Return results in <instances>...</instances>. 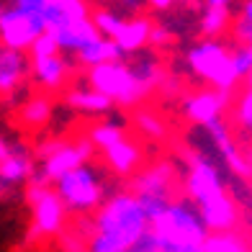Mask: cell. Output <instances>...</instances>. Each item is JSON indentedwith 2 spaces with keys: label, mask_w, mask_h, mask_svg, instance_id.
<instances>
[{
  "label": "cell",
  "mask_w": 252,
  "mask_h": 252,
  "mask_svg": "<svg viewBox=\"0 0 252 252\" xmlns=\"http://www.w3.org/2000/svg\"><path fill=\"white\" fill-rule=\"evenodd\" d=\"M152 21L147 18L144 13H136V16H126L124 24L119 29V33L113 39L119 41V47L126 54H136L150 47V36H152Z\"/></svg>",
  "instance_id": "obj_20"
},
{
  "label": "cell",
  "mask_w": 252,
  "mask_h": 252,
  "mask_svg": "<svg viewBox=\"0 0 252 252\" xmlns=\"http://www.w3.org/2000/svg\"><path fill=\"white\" fill-rule=\"evenodd\" d=\"M75 64V57L64 52L49 57H31V80L41 93H64Z\"/></svg>",
  "instance_id": "obj_13"
},
{
  "label": "cell",
  "mask_w": 252,
  "mask_h": 252,
  "mask_svg": "<svg viewBox=\"0 0 252 252\" xmlns=\"http://www.w3.org/2000/svg\"><path fill=\"white\" fill-rule=\"evenodd\" d=\"M52 111H54V100L49 93H31L29 98L21 100V106L16 111V121L21 129L26 131H36V129H44L52 119Z\"/></svg>",
  "instance_id": "obj_18"
},
{
  "label": "cell",
  "mask_w": 252,
  "mask_h": 252,
  "mask_svg": "<svg viewBox=\"0 0 252 252\" xmlns=\"http://www.w3.org/2000/svg\"><path fill=\"white\" fill-rule=\"evenodd\" d=\"M186 67L196 75L201 83L221 90H237L242 83L239 70L234 64L232 47H226L221 39H206L201 36L196 44H190L186 52Z\"/></svg>",
  "instance_id": "obj_3"
},
{
  "label": "cell",
  "mask_w": 252,
  "mask_h": 252,
  "mask_svg": "<svg viewBox=\"0 0 252 252\" xmlns=\"http://www.w3.org/2000/svg\"><path fill=\"white\" fill-rule=\"evenodd\" d=\"M203 252H252V247L242 232L224 229V232H211L206 237Z\"/></svg>",
  "instance_id": "obj_25"
},
{
  "label": "cell",
  "mask_w": 252,
  "mask_h": 252,
  "mask_svg": "<svg viewBox=\"0 0 252 252\" xmlns=\"http://www.w3.org/2000/svg\"><path fill=\"white\" fill-rule=\"evenodd\" d=\"M49 31L54 33V39L60 41L64 54H75L77 49H83L85 44H90L95 36H100V31L93 24V16L80 18V21H70V24H62V26H54Z\"/></svg>",
  "instance_id": "obj_19"
},
{
  "label": "cell",
  "mask_w": 252,
  "mask_h": 252,
  "mask_svg": "<svg viewBox=\"0 0 252 252\" xmlns=\"http://www.w3.org/2000/svg\"><path fill=\"white\" fill-rule=\"evenodd\" d=\"M62 103L70 111H77L83 116H100L108 113L116 103H113L106 93L95 90L93 85H80V88H67L62 93Z\"/></svg>",
  "instance_id": "obj_17"
},
{
  "label": "cell",
  "mask_w": 252,
  "mask_h": 252,
  "mask_svg": "<svg viewBox=\"0 0 252 252\" xmlns=\"http://www.w3.org/2000/svg\"><path fill=\"white\" fill-rule=\"evenodd\" d=\"M64 142H67V139H62V136H52V139H44V142H41L33 152H36V157H39V159H44V157H49L52 152L60 150V147H62Z\"/></svg>",
  "instance_id": "obj_36"
},
{
  "label": "cell",
  "mask_w": 252,
  "mask_h": 252,
  "mask_svg": "<svg viewBox=\"0 0 252 252\" xmlns=\"http://www.w3.org/2000/svg\"><path fill=\"white\" fill-rule=\"evenodd\" d=\"M103 157V165H106L113 175L119 178H131L139 173L142 167V159H144V152H142V144L129 139V136H124L121 142H116L113 147L100 152Z\"/></svg>",
  "instance_id": "obj_16"
},
{
  "label": "cell",
  "mask_w": 252,
  "mask_h": 252,
  "mask_svg": "<svg viewBox=\"0 0 252 252\" xmlns=\"http://www.w3.org/2000/svg\"><path fill=\"white\" fill-rule=\"evenodd\" d=\"M95 3H100V5H108V3H111V0H95Z\"/></svg>",
  "instance_id": "obj_40"
},
{
  "label": "cell",
  "mask_w": 252,
  "mask_h": 252,
  "mask_svg": "<svg viewBox=\"0 0 252 252\" xmlns=\"http://www.w3.org/2000/svg\"><path fill=\"white\" fill-rule=\"evenodd\" d=\"M134 126H136V131H142L147 136V139H165V134H167L165 121L159 119L152 108H136L134 111Z\"/></svg>",
  "instance_id": "obj_28"
},
{
  "label": "cell",
  "mask_w": 252,
  "mask_h": 252,
  "mask_svg": "<svg viewBox=\"0 0 252 252\" xmlns=\"http://www.w3.org/2000/svg\"><path fill=\"white\" fill-rule=\"evenodd\" d=\"M62 52V47H60V41L54 39V33L47 29L41 33V36L31 44V49H29V54L31 57H49V54H60Z\"/></svg>",
  "instance_id": "obj_30"
},
{
  "label": "cell",
  "mask_w": 252,
  "mask_h": 252,
  "mask_svg": "<svg viewBox=\"0 0 252 252\" xmlns=\"http://www.w3.org/2000/svg\"><path fill=\"white\" fill-rule=\"evenodd\" d=\"M180 0H147L150 10H157V13H165V10H173Z\"/></svg>",
  "instance_id": "obj_37"
},
{
  "label": "cell",
  "mask_w": 252,
  "mask_h": 252,
  "mask_svg": "<svg viewBox=\"0 0 252 252\" xmlns=\"http://www.w3.org/2000/svg\"><path fill=\"white\" fill-rule=\"evenodd\" d=\"M157 93L162 95V98H183V95H186V93H183L180 80L175 75H170V72H165L162 83H159V88H157Z\"/></svg>",
  "instance_id": "obj_33"
},
{
  "label": "cell",
  "mask_w": 252,
  "mask_h": 252,
  "mask_svg": "<svg viewBox=\"0 0 252 252\" xmlns=\"http://www.w3.org/2000/svg\"><path fill=\"white\" fill-rule=\"evenodd\" d=\"M234 90H221V88H198L193 93H186L180 98V111L188 124L193 126H209L216 119H224V113L232 108Z\"/></svg>",
  "instance_id": "obj_8"
},
{
  "label": "cell",
  "mask_w": 252,
  "mask_h": 252,
  "mask_svg": "<svg viewBox=\"0 0 252 252\" xmlns=\"http://www.w3.org/2000/svg\"><path fill=\"white\" fill-rule=\"evenodd\" d=\"M232 131L252 144V88H242L232 100Z\"/></svg>",
  "instance_id": "obj_24"
},
{
  "label": "cell",
  "mask_w": 252,
  "mask_h": 252,
  "mask_svg": "<svg viewBox=\"0 0 252 252\" xmlns=\"http://www.w3.org/2000/svg\"><path fill=\"white\" fill-rule=\"evenodd\" d=\"M152 229L150 214L134 190L113 193L93 214L88 252H126Z\"/></svg>",
  "instance_id": "obj_2"
},
{
  "label": "cell",
  "mask_w": 252,
  "mask_h": 252,
  "mask_svg": "<svg viewBox=\"0 0 252 252\" xmlns=\"http://www.w3.org/2000/svg\"><path fill=\"white\" fill-rule=\"evenodd\" d=\"M178 188V167L170 159H159V162L139 170L131 175V188L136 196H175Z\"/></svg>",
  "instance_id": "obj_15"
},
{
  "label": "cell",
  "mask_w": 252,
  "mask_h": 252,
  "mask_svg": "<svg viewBox=\"0 0 252 252\" xmlns=\"http://www.w3.org/2000/svg\"><path fill=\"white\" fill-rule=\"evenodd\" d=\"M93 152H95V144L90 142V136L77 139V142L67 139L57 152H52L49 157L39 159V170L33 173L31 180L44 183V186H54V183L60 180L62 175H67L70 170L90 162V159H93Z\"/></svg>",
  "instance_id": "obj_9"
},
{
  "label": "cell",
  "mask_w": 252,
  "mask_h": 252,
  "mask_svg": "<svg viewBox=\"0 0 252 252\" xmlns=\"http://www.w3.org/2000/svg\"><path fill=\"white\" fill-rule=\"evenodd\" d=\"M75 62L80 67H95V64H106V62H119V60H126V54L121 47H119V41L116 39H111V36H95L90 44H85L83 49H77L75 54Z\"/></svg>",
  "instance_id": "obj_21"
},
{
  "label": "cell",
  "mask_w": 252,
  "mask_h": 252,
  "mask_svg": "<svg viewBox=\"0 0 252 252\" xmlns=\"http://www.w3.org/2000/svg\"><path fill=\"white\" fill-rule=\"evenodd\" d=\"M183 190L198 206L209 232H224L237 229L239 224V206L229 196L226 183L219 165L201 150L186 152V175H183Z\"/></svg>",
  "instance_id": "obj_1"
},
{
  "label": "cell",
  "mask_w": 252,
  "mask_h": 252,
  "mask_svg": "<svg viewBox=\"0 0 252 252\" xmlns=\"http://www.w3.org/2000/svg\"><path fill=\"white\" fill-rule=\"evenodd\" d=\"M85 83L95 90L106 93L119 108H134L136 103L144 100V93L139 88V80L134 75V67L129 64V57L119 62H106L85 70Z\"/></svg>",
  "instance_id": "obj_5"
},
{
  "label": "cell",
  "mask_w": 252,
  "mask_h": 252,
  "mask_svg": "<svg viewBox=\"0 0 252 252\" xmlns=\"http://www.w3.org/2000/svg\"><path fill=\"white\" fill-rule=\"evenodd\" d=\"M201 5H214V8H234V0H201Z\"/></svg>",
  "instance_id": "obj_38"
},
{
  "label": "cell",
  "mask_w": 252,
  "mask_h": 252,
  "mask_svg": "<svg viewBox=\"0 0 252 252\" xmlns=\"http://www.w3.org/2000/svg\"><path fill=\"white\" fill-rule=\"evenodd\" d=\"M170 44H175V31L170 26H165V24H155L152 36H150V47L162 49V47H170Z\"/></svg>",
  "instance_id": "obj_32"
},
{
  "label": "cell",
  "mask_w": 252,
  "mask_h": 252,
  "mask_svg": "<svg viewBox=\"0 0 252 252\" xmlns=\"http://www.w3.org/2000/svg\"><path fill=\"white\" fill-rule=\"evenodd\" d=\"M36 152H31L24 142H10L8 136L0 139V186L3 193L18 186H29L36 173Z\"/></svg>",
  "instance_id": "obj_10"
},
{
  "label": "cell",
  "mask_w": 252,
  "mask_h": 252,
  "mask_svg": "<svg viewBox=\"0 0 252 252\" xmlns=\"http://www.w3.org/2000/svg\"><path fill=\"white\" fill-rule=\"evenodd\" d=\"M242 85H245V88H252V72H250V75L242 80Z\"/></svg>",
  "instance_id": "obj_39"
},
{
  "label": "cell",
  "mask_w": 252,
  "mask_h": 252,
  "mask_svg": "<svg viewBox=\"0 0 252 252\" xmlns=\"http://www.w3.org/2000/svg\"><path fill=\"white\" fill-rule=\"evenodd\" d=\"M152 229L157 234L173 239V242H183V245H203L206 237L211 234L198 206L188 196L170 201L167 209L152 219Z\"/></svg>",
  "instance_id": "obj_6"
},
{
  "label": "cell",
  "mask_w": 252,
  "mask_h": 252,
  "mask_svg": "<svg viewBox=\"0 0 252 252\" xmlns=\"http://www.w3.org/2000/svg\"><path fill=\"white\" fill-rule=\"evenodd\" d=\"M234 21V10L232 8H214V5H203L201 16H198V33L206 39H221L229 36Z\"/></svg>",
  "instance_id": "obj_23"
},
{
  "label": "cell",
  "mask_w": 252,
  "mask_h": 252,
  "mask_svg": "<svg viewBox=\"0 0 252 252\" xmlns=\"http://www.w3.org/2000/svg\"><path fill=\"white\" fill-rule=\"evenodd\" d=\"M88 136H90V142L95 144V150L103 152V150H108V147H113L116 142H121L126 136V131H124V126L116 124V121H100L95 126H90Z\"/></svg>",
  "instance_id": "obj_27"
},
{
  "label": "cell",
  "mask_w": 252,
  "mask_h": 252,
  "mask_svg": "<svg viewBox=\"0 0 252 252\" xmlns=\"http://www.w3.org/2000/svg\"><path fill=\"white\" fill-rule=\"evenodd\" d=\"M31 77V54L21 49H0V95L8 103L16 95H29L26 80Z\"/></svg>",
  "instance_id": "obj_14"
},
{
  "label": "cell",
  "mask_w": 252,
  "mask_h": 252,
  "mask_svg": "<svg viewBox=\"0 0 252 252\" xmlns=\"http://www.w3.org/2000/svg\"><path fill=\"white\" fill-rule=\"evenodd\" d=\"M232 54H234V64L239 70V77L245 80L252 72V44H234Z\"/></svg>",
  "instance_id": "obj_31"
},
{
  "label": "cell",
  "mask_w": 252,
  "mask_h": 252,
  "mask_svg": "<svg viewBox=\"0 0 252 252\" xmlns=\"http://www.w3.org/2000/svg\"><path fill=\"white\" fill-rule=\"evenodd\" d=\"M26 203L31 206L29 242L52 239V237H60L64 232L70 209L64 206L62 196L57 193L54 186H44V183L29 180V186H26Z\"/></svg>",
  "instance_id": "obj_4"
},
{
  "label": "cell",
  "mask_w": 252,
  "mask_h": 252,
  "mask_svg": "<svg viewBox=\"0 0 252 252\" xmlns=\"http://www.w3.org/2000/svg\"><path fill=\"white\" fill-rule=\"evenodd\" d=\"M108 5L116 8L124 16H136V13H144V8H150L147 0H111Z\"/></svg>",
  "instance_id": "obj_35"
},
{
  "label": "cell",
  "mask_w": 252,
  "mask_h": 252,
  "mask_svg": "<svg viewBox=\"0 0 252 252\" xmlns=\"http://www.w3.org/2000/svg\"><path fill=\"white\" fill-rule=\"evenodd\" d=\"M57 193L62 196L64 206L70 209V214H95L100 209V203L106 201V188L98 175V170L93 162H85L75 170H70L67 175H62L54 183Z\"/></svg>",
  "instance_id": "obj_7"
},
{
  "label": "cell",
  "mask_w": 252,
  "mask_h": 252,
  "mask_svg": "<svg viewBox=\"0 0 252 252\" xmlns=\"http://www.w3.org/2000/svg\"><path fill=\"white\" fill-rule=\"evenodd\" d=\"M229 39L234 44H252V0H239L232 29H229Z\"/></svg>",
  "instance_id": "obj_26"
},
{
  "label": "cell",
  "mask_w": 252,
  "mask_h": 252,
  "mask_svg": "<svg viewBox=\"0 0 252 252\" xmlns=\"http://www.w3.org/2000/svg\"><path fill=\"white\" fill-rule=\"evenodd\" d=\"M124 13H119L116 8H111V5H95L93 8V24H95V29L103 33V36H116L119 33V29H121V24H124Z\"/></svg>",
  "instance_id": "obj_29"
},
{
  "label": "cell",
  "mask_w": 252,
  "mask_h": 252,
  "mask_svg": "<svg viewBox=\"0 0 252 252\" xmlns=\"http://www.w3.org/2000/svg\"><path fill=\"white\" fill-rule=\"evenodd\" d=\"M90 16H93L90 0H47V10H44L47 29L80 21V18H90Z\"/></svg>",
  "instance_id": "obj_22"
},
{
  "label": "cell",
  "mask_w": 252,
  "mask_h": 252,
  "mask_svg": "<svg viewBox=\"0 0 252 252\" xmlns=\"http://www.w3.org/2000/svg\"><path fill=\"white\" fill-rule=\"evenodd\" d=\"M44 31H47L44 18L31 16L26 10H18L13 5L3 3V8H0V41H3V47L29 52L31 44Z\"/></svg>",
  "instance_id": "obj_11"
},
{
  "label": "cell",
  "mask_w": 252,
  "mask_h": 252,
  "mask_svg": "<svg viewBox=\"0 0 252 252\" xmlns=\"http://www.w3.org/2000/svg\"><path fill=\"white\" fill-rule=\"evenodd\" d=\"M203 129H206V136H209V142L214 144V150L219 152L221 162L226 165L229 173H232L234 178H239V180H252L250 155H245L242 150H239L232 126H229L224 119H216L209 126H203Z\"/></svg>",
  "instance_id": "obj_12"
},
{
  "label": "cell",
  "mask_w": 252,
  "mask_h": 252,
  "mask_svg": "<svg viewBox=\"0 0 252 252\" xmlns=\"http://www.w3.org/2000/svg\"><path fill=\"white\" fill-rule=\"evenodd\" d=\"M5 3L18 8V10H26L31 16H39V18H44V10H47V0H5ZM44 24H47V21H44Z\"/></svg>",
  "instance_id": "obj_34"
}]
</instances>
